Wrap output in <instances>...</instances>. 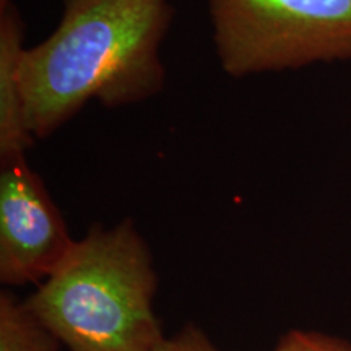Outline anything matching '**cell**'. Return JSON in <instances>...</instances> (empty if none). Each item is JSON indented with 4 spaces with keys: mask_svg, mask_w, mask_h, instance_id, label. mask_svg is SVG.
<instances>
[{
    "mask_svg": "<svg viewBox=\"0 0 351 351\" xmlns=\"http://www.w3.org/2000/svg\"><path fill=\"white\" fill-rule=\"evenodd\" d=\"M75 241L43 179L25 155L0 160V280L39 283L49 276Z\"/></svg>",
    "mask_w": 351,
    "mask_h": 351,
    "instance_id": "4",
    "label": "cell"
},
{
    "mask_svg": "<svg viewBox=\"0 0 351 351\" xmlns=\"http://www.w3.org/2000/svg\"><path fill=\"white\" fill-rule=\"evenodd\" d=\"M12 0H0V5H5V3H10Z\"/></svg>",
    "mask_w": 351,
    "mask_h": 351,
    "instance_id": "9",
    "label": "cell"
},
{
    "mask_svg": "<svg viewBox=\"0 0 351 351\" xmlns=\"http://www.w3.org/2000/svg\"><path fill=\"white\" fill-rule=\"evenodd\" d=\"M23 38V20L15 5H0V160L25 155L34 143L26 125L19 78Z\"/></svg>",
    "mask_w": 351,
    "mask_h": 351,
    "instance_id": "5",
    "label": "cell"
},
{
    "mask_svg": "<svg viewBox=\"0 0 351 351\" xmlns=\"http://www.w3.org/2000/svg\"><path fill=\"white\" fill-rule=\"evenodd\" d=\"M228 75L351 60V0H208Z\"/></svg>",
    "mask_w": 351,
    "mask_h": 351,
    "instance_id": "3",
    "label": "cell"
},
{
    "mask_svg": "<svg viewBox=\"0 0 351 351\" xmlns=\"http://www.w3.org/2000/svg\"><path fill=\"white\" fill-rule=\"evenodd\" d=\"M59 343L25 302L0 295V351H57Z\"/></svg>",
    "mask_w": 351,
    "mask_h": 351,
    "instance_id": "6",
    "label": "cell"
},
{
    "mask_svg": "<svg viewBox=\"0 0 351 351\" xmlns=\"http://www.w3.org/2000/svg\"><path fill=\"white\" fill-rule=\"evenodd\" d=\"M274 351H351V343L319 332L293 330L280 340Z\"/></svg>",
    "mask_w": 351,
    "mask_h": 351,
    "instance_id": "7",
    "label": "cell"
},
{
    "mask_svg": "<svg viewBox=\"0 0 351 351\" xmlns=\"http://www.w3.org/2000/svg\"><path fill=\"white\" fill-rule=\"evenodd\" d=\"M155 351H218L200 330L187 326L179 335L165 339Z\"/></svg>",
    "mask_w": 351,
    "mask_h": 351,
    "instance_id": "8",
    "label": "cell"
},
{
    "mask_svg": "<svg viewBox=\"0 0 351 351\" xmlns=\"http://www.w3.org/2000/svg\"><path fill=\"white\" fill-rule=\"evenodd\" d=\"M155 289L150 251L125 219L75 241L25 304L70 351H155Z\"/></svg>",
    "mask_w": 351,
    "mask_h": 351,
    "instance_id": "2",
    "label": "cell"
},
{
    "mask_svg": "<svg viewBox=\"0 0 351 351\" xmlns=\"http://www.w3.org/2000/svg\"><path fill=\"white\" fill-rule=\"evenodd\" d=\"M168 0H64L49 38L25 47L20 88L33 138H46L90 103L135 104L160 93Z\"/></svg>",
    "mask_w": 351,
    "mask_h": 351,
    "instance_id": "1",
    "label": "cell"
}]
</instances>
